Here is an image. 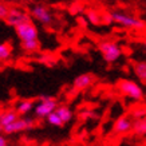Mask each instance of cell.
<instances>
[{"label": "cell", "instance_id": "6da1fadb", "mask_svg": "<svg viewBox=\"0 0 146 146\" xmlns=\"http://www.w3.org/2000/svg\"><path fill=\"white\" fill-rule=\"evenodd\" d=\"M98 48L102 54V58L105 59V62L107 63H114L117 62L118 59L122 55V50L121 47L115 42H111V40H105V42H101Z\"/></svg>", "mask_w": 146, "mask_h": 146}, {"label": "cell", "instance_id": "7a4b0ae2", "mask_svg": "<svg viewBox=\"0 0 146 146\" xmlns=\"http://www.w3.org/2000/svg\"><path fill=\"white\" fill-rule=\"evenodd\" d=\"M118 90L121 94L126 95L127 98L133 99V101H141L143 98V91L139 87V84L135 83L134 80H129V79H122L118 82Z\"/></svg>", "mask_w": 146, "mask_h": 146}, {"label": "cell", "instance_id": "3957f363", "mask_svg": "<svg viewBox=\"0 0 146 146\" xmlns=\"http://www.w3.org/2000/svg\"><path fill=\"white\" fill-rule=\"evenodd\" d=\"M110 19L114 23H117V24H119L122 27H126V28H143L145 27V23L142 20L134 18L131 15H127L125 12H121V11L111 12Z\"/></svg>", "mask_w": 146, "mask_h": 146}, {"label": "cell", "instance_id": "277c9868", "mask_svg": "<svg viewBox=\"0 0 146 146\" xmlns=\"http://www.w3.org/2000/svg\"><path fill=\"white\" fill-rule=\"evenodd\" d=\"M58 102L51 97H39V102L35 105V115L38 118H47V115H50L52 111L56 110Z\"/></svg>", "mask_w": 146, "mask_h": 146}, {"label": "cell", "instance_id": "5b68a950", "mask_svg": "<svg viewBox=\"0 0 146 146\" xmlns=\"http://www.w3.org/2000/svg\"><path fill=\"white\" fill-rule=\"evenodd\" d=\"M32 126H34V121L32 119L26 118V117H19L18 119L15 122H12L11 125L1 127V131L5 135H11V134H18V133H22V131H27Z\"/></svg>", "mask_w": 146, "mask_h": 146}, {"label": "cell", "instance_id": "8992f818", "mask_svg": "<svg viewBox=\"0 0 146 146\" xmlns=\"http://www.w3.org/2000/svg\"><path fill=\"white\" fill-rule=\"evenodd\" d=\"M15 32L20 42H27V40H35L38 39V28L31 20L24 22L22 24H19L18 27H15Z\"/></svg>", "mask_w": 146, "mask_h": 146}, {"label": "cell", "instance_id": "52a82bcc", "mask_svg": "<svg viewBox=\"0 0 146 146\" xmlns=\"http://www.w3.org/2000/svg\"><path fill=\"white\" fill-rule=\"evenodd\" d=\"M31 15L36 22L42 23V24H51L52 22V13L46 5L43 4H34L31 7Z\"/></svg>", "mask_w": 146, "mask_h": 146}, {"label": "cell", "instance_id": "ba28073f", "mask_svg": "<svg viewBox=\"0 0 146 146\" xmlns=\"http://www.w3.org/2000/svg\"><path fill=\"white\" fill-rule=\"evenodd\" d=\"M30 16L26 13V11H23L20 8H9L8 16L5 19V23L11 27H18L19 24H22L24 22H28Z\"/></svg>", "mask_w": 146, "mask_h": 146}, {"label": "cell", "instance_id": "9c48e42d", "mask_svg": "<svg viewBox=\"0 0 146 146\" xmlns=\"http://www.w3.org/2000/svg\"><path fill=\"white\" fill-rule=\"evenodd\" d=\"M133 127H134V122L130 119V117L122 115L114 122L113 131H114V134H126L133 131Z\"/></svg>", "mask_w": 146, "mask_h": 146}, {"label": "cell", "instance_id": "30bf717a", "mask_svg": "<svg viewBox=\"0 0 146 146\" xmlns=\"http://www.w3.org/2000/svg\"><path fill=\"white\" fill-rule=\"evenodd\" d=\"M19 113L16 111V109H5V110H1L0 113V127H4V126H8L12 122L18 119Z\"/></svg>", "mask_w": 146, "mask_h": 146}, {"label": "cell", "instance_id": "8fae6325", "mask_svg": "<svg viewBox=\"0 0 146 146\" xmlns=\"http://www.w3.org/2000/svg\"><path fill=\"white\" fill-rule=\"evenodd\" d=\"M94 82V75L93 74H82V75L76 76L74 82H72V86L75 90H84L90 87Z\"/></svg>", "mask_w": 146, "mask_h": 146}, {"label": "cell", "instance_id": "7c38bea8", "mask_svg": "<svg viewBox=\"0 0 146 146\" xmlns=\"http://www.w3.org/2000/svg\"><path fill=\"white\" fill-rule=\"evenodd\" d=\"M15 109H16V111L19 113L20 117H24V115L30 114L31 111L35 110V103H34V101H31V99H23V101L16 103Z\"/></svg>", "mask_w": 146, "mask_h": 146}, {"label": "cell", "instance_id": "4fadbf2b", "mask_svg": "<svg viewBox=\"0 0 146 146\" xmlns=\"http://www.w3.org/2000/svg\"><path fill=\"white\" fill-rule=\"evenodd\" d=\"M134 74L141 82H146V60L142 62H137L133 67Z\"/></svg>", "mask_w": 146, "mask_h": 146}, {"label": "cell", "instance_id": "5bb4252c", "mask_svg": "<svg viewBox=\"0 0 146 146\" xmlns=\"http://www.w3.org/2000/svg\"><path fill=\"white\" fill-rule=\"evenodd\" d=\"M56 113L59 114V117L62 118V121L64 123H68L72 119V110L68 106H58Z\"/></svg>", "mask_w": 146, "mask_h": 146}, {"label": "cell", "instance_id": "9a60e30c", "mask_svg": "<svg viewBox=\"0 0 146 146\" xmlns=\"http://www.w3.org/2000/svg\"><path fill=\"white\" fill-rule=\"evenodd\" d=\"M20 47H22L24 51H27V52H35V51H38V50H39L40 44H39V40L35 39V40H27V42H22Z\"/></svg>", "mask_w": 146, "mask_h": 146}, {"label": "cell", "instance_id": "2e32d148", "mask_svg": "<svg viewBox=\"0 0 146 146\" xmlns=\"http://www.w3.org/2000/svg\"><path fill=\"white\" fill-rule=\"evenodd\" d=\"M133 131L137 135H146V118H139L134 122Z\"/></svg>", "mask_w": 146, "mask_h": 146}, {"label": "cell", "instance_id": "e0dca14e", "mask_svg": "<svg viewBox=\"0 0 146 146\" xmlns=\"http://www.w3.org/2000/svg\"><path fill=\"white\" fill-rule=\"evenodd\" d=\"M46 121L48 122L51 126H56V127H62L63 125H64V122L62 121V118L59 117V114L56 113V110L52 111L50 115H47V118H46Z\"/></svg>", "mask_w": 146, "mask_h": 146}, {"label": "cell", "instance_id": "ac0fdd59", "mask_svg": "<svg viewBox=\"0 0 146 146\" xmlns=\"http://www.w3.org/2000/svg\"><path fill=\"white\" fill-rule=\"evenodd\" d=\"M11 52H12V47L9 46V43H1L0 44V60L1 62L7 60L11 56Z\"/></svg>", "mask_w": 146, "mask_h": 146}, {"label": "cell", "instance_id": "d6986e66", "mask_svg": "<svg viewBox=\"0 0 146 146\" xmlns=\"http://www.w3.org/2000/svg\"><path fill=\"white\" fill-rule=\"evenodd\" d=\"M86 16H87V19H89V22L91 23V24H99L101 23V16L98 15L94 9H90V11H87L86 12Z\"/></svg>", "mask_w": 146, "mask_h": 146}, {"label": "cell", "instance_id": "ffe728a7", "mask_svg": "<svg viewBox=\"0 0 146 146\" xmlns=\"http://www.w3.org/2000/svg\"><path fill=\"white\" fill-rule=\"evenodd\" d=\"M8 12H9V8L7 7V5L0 4V18H1V20H5V19H7Z\"/></svg>", "mask_w": 146, "mask_h": 146}, {"label": "cell", "instance_id": "44dd1931", "mask_svg": "<svg viewBox=\"0 0 146 146\" xmlns=\"http://www.w3.org/2000/svg\"><path fill=\"white\" fill-rule=\"evenodd\" d=\"M0 146H8V141H7V138L4 135L0 137Z\"/></svg>", "mask_w": 146, "mask_h": 146}, {"label": "cell", "instance_id": "7402d4cb", "mask_svg": "<svg viewBox=\"0 0 146 146\" xmlns=\"http://www.w3.org/2000/svg\"><path fill=\"white\" fill-rule=\"evenodd\" d=\"M143 46H145V48H146V40H145V42H143Z\"/></svg>", "mask_w": 146, "mask_h": 146}, {"label": "cell", "instance_id": "603a6c76", "mask_svg": "<svg viewBox=\"0 0 146 146\" xmlns=\"http://www.w3.org/2000/svg\"><path fill=\"white\" fill-rule=\"evenodd\" d=\"M5 1H12V0H5Z\"/></svg>", "mask_w": 146, "mask_h": 146}]
</instances>
